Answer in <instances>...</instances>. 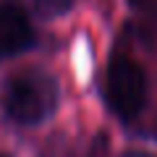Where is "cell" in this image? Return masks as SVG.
Masks as SVG:
<instances>
[{
	"label": "cell",
	"instance_id": "obj_1",
	"mask_svg": "<svg viewBox=\"0 0 157 157\" xmlns=\"http://www.w3.org/2000/svg\"><path fill=\"white\" fill-rule=\"evenodd\" d=\"M60 105V86L55 76L39 68L11 76L3 89V110L18 126H39L55 115Z\"/></svg>",
	"mask_w": 157,
	"mask_h": 157
},
{
	"label": "cell",
	"instance_id": "obj_2",
	"mask_svg": "<svg viewBox=\"0 0 157 157\" xmlns=\"http://www.w3.org/2000/svg\"><path fill=\"white\" fill-rule=\"evenodd\" d=\"M105 100L107 107L121 121H134L147 102V73L139 63L118 58L110 63L105 76Z\"/></svg>",
	"mask_w": 157,
	"mask_h": 157
},
{
	"label": "cell",
	"instance_id": "obj_3",
	"mask_svg": "<svg viewBox=\"0 0 157 157\" xmlns=\"http://www.w3.org/2000/svg\"><path fill=\"white\" fill-rule=\"evenodd\" d=\"M34 29L29 16L18 6H0V60L21 55L34 45Z\"/></svg>",
	"mask_w": 157,
	"mask_h": 157
},
{
	"label": "cell",
	"instance_id": "obj_4",
	"mask_svg": "<svg viewBox=\"0 0 157 157\" xmlns=\"http://www.w3.org/2000/svg\"><path fill=\"white\" fill-rule=\"evenodd\" d=\"M73 3L76 0H34V8L45 18H60L73 8Z\"/></svg>",
	"mask_w": 157,
	"mask_h": 157
},
{
	"label": "cell",
	"instance_id": "obj_5",
	"mask_svg": "<svg viewBox=\"0 0 157 157\" xmlns=\"http://www.w3.org/2000/svg\"><path fill=\"white\" fill-rule=\"evenodd\" d=\"M123 157H157V155H152V152H144V149H131V152H126Z\"/></svg>",
	"mask_w": 157,
	"mask_h": 157
},
{
	"label": "cell",
	"instance_id": "obj_6",
	"mask_svg": "<svg viewBox=\"0 0 157 157\" xmlns=\"http://www.w3.org/2000/svg\"><path fill=\"white\" fill-rule=\"evenodd\" d=\"M0 157H6V155H0Z\"/></svg>",
	"mask_w": 157,
	"mask_h": 157
}]
</instances>
